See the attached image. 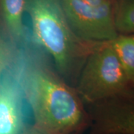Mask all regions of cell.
Masks as SVG:
<instances>
[{
    "mask_svg": "<svg viewBox=\"0 0 134 134\" xmlns=\"http://www.w3.org/2000/svg\"><path fill=\"white\" fill-rule=\"evenodd\" d=\"M33 113L34 127L45 134H71L90 120L74 86L34 54H21L13 69Z\"/></svg>",
    "mask_w": 134,
    "mask_h": 134,
    "instance_id": "cell-1",
    "label": "cell"
},
{
    "mask_svg": "<svg viewBox=\"0 0 134 134\" xmlns=\"http://www.w3.org/2000/svg\"><path fill=\"white\" fill-rule=\"evenodd\" d=\"M25 12L31 21L34 43L52 57L65 81L75 84L86 59L99 43L77 37L60 0H26Z\"/></svg>",
    "mask_w": 134,
    "mask_h": 134,
    "instance_id": "cell-2",
    "label": "cell"
},
{
    "mask_svg": "<svg viewBox=\"0 0 134 134\" xmlns=\"http://www.w3.org/2000/svg\"><path fill=\"white\" fill-rule=\"evenodd\" d=\"M133 86L105 41L98 43L87 58L74 87L84 104H90L134 92Z\"/></svg>",
    "mask_w": 134,
    "mask_h": 134,
    "instance_id": "cell-3",
    "label": "cell"
},
{
    "mask_svg": "<svg viewBox=\"0 0 134 134\" xmlns=\"http://www.w3.org/2000/svg\"><path fill=\"white\" fill-rule=\"evenodd\" d=\"M67 21L77 37L84 41L101 43L119 34L113 22L111 0L95 7L79 0H60Z\"/></svg>",
    "mask_w": 134,
    "mask_h": 134,
    "instance_id": "cell-4",
    "label": "cell"
},
{
    "mask_svg": "<svg viewBox=\"0 0 134 134\" xmlns=\"http://www.w3.org/2000/svg\"><path fill=\"white\" fill-rule=\"evenodd\" d=\"M89 119L104 133H133L134 92L85 104Z\"/></svg>",
    "mask_w": 134,
    "mask_h": 134,
    "instance_id": "cell-5",
    "label": "cell"
},
{
    "mask_svg": "<svg viewBox=\"0 0 134 134\" xmlns=\"http://www.w3.org/2000/svg\"><path fill=\"white\" fill-rule=\"evenodd\" d=\"M24 96L13 69L0 80V134H19L23 126Z\"/></svg>",
    "mask_w": 134,
    "mask_h": 134,
    "instance_id": "cell-6",
    "label": "cell"
},
{
    "mask_svg": "<svg viewBox=\"0 0 134 134\" xmlns=\"http://www.w3.org/2000/svg\"><path fill=\"white\" fill-rule=\"evenodd\" d=\"M26 0H0V26L12 43H25L27 30L23 23Z\"/></svg>",
    "mask_w": 134,
    "mask_h": 134,
    "instance_id": "cell-7",
    "label": "cell"
},
{
    "mask_svg": "<svg viewBox=\"0 0 134 134\" xmlns=\"http://www.w3.org/2000/svg\"><path fill=\"white\" fill-rule=\"evenodd\" d=\"M129 81L134 84V35L119 34L107 41Z\"/></svg>",
    "mask_w": 134,
    "mask_h": 134,
    "instance_id": "cell-8",
    "label": "cell"
},
{
    "mask_svg": "<svg viewBox=\"0 0 134 134\" xmlns=\"http://www.w3.org/2000/svg\"><path fill=\"white\" fill-rule=\"evenodd\" d=\"M113 22L118 34L134 33V0H111Z\"/></svg>",
    "mask_w": 134,
    "mask_h": 134,
    "instance_id": "cell-9",
    "label": "cell"
},
{
    "mask_svg": "<svg viewBox=\"0 0 134 134\" xmlns=\"http://www.w3.org/2000/svg\"><path fill=\"white\" fill-rule=\"evenodd\" d=\"M21 54L0 26V80L5 72L13 69L19 62Z\"/></svg>",
    "mask_w": 134,
    "mask_h": 134,
    "instance_id": "cell-10",
    "label": "cell"
},
{
    "mask_svg": "<svg viewBox=\"0 0 134 134\" xmlns=\"http://www.w3.org/2000/svg\"><path fill=\"white\" fill-rule=\"evenodd\" d=\"M81 2H83L86 4L92 5V6H95V7H98L100 5H104L107 2H110V0H79Z\"/></svg>",
    "mask_w": 134,
    "mask_h": 134,
    "instance_id": "cell-11",
    "label": "cell"
},
{
    "mask_svg": "<svg viewBox=\"0 0 134 134\" xmlns=\"http://www.w3.org/2000/svg\"><path fill=\"white\" fill-rule=\"evenodd\" d=\"M23 134H45L42 133L41 131H40L39 130H37L35 127H31V128H30V129L27 130H25Z\"/></svg>",
    "mask_w": 134,
    "mask_h": 134,
    "instance_id": "cell-12",
    "label": "cell"
}]
</instances>
